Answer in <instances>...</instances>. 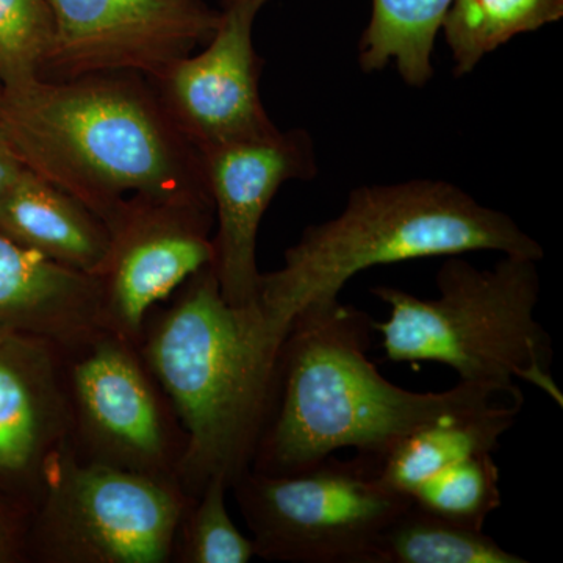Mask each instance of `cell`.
<instances>
[{
  "mask_svg": "<svg viewBox=\"0 0 563 563\" xmlns=\"http://www.w3.org/2000/svg\"><path fill=\"white\" fill-rule=\"evenodd\" d=\"M213 203L133 196L110 231L98 324L139 346L147 314L214 258Z\"/></svg>",
  "mask_w": 563,
  "mask_h": 563,
  "instance_id": "obj_9",
  "label": "cell"
},
{
  "mask_svg": "<svg viewBox=\"0 0 563 563\" xmlns=\"http://www.w3.org/2000/svg\"><path fill=\"white\" fill-rule=\"evenodd\" d=\"M24 169L25 166L22 165L18 155L14 154L5 133L0 128V199L16 184Z\"/></svg>",
  "mask_w": 563,
  "mask_h": 563,
  "instance_id": "obj_24",
  "label": "cell"
},
{
  "mask_svg": "<svg viewBox=\"0 0 563 563\" xmlns=\"http://www.w3.org/2000/svg\"><path fill=\"white\" fill-rule=\"evenodd\" d=\"M147 314L139 350L187 437L179 484L196 498L213 477L231 490L251 470L291 324L266 312L258 299L228 303L211 266Z\"/></svg>",
  "mask_w": 563,
  "mask_h": 563,
  "instance_id": "obj_3",
  "label": "cell"
},
{
  "mask_svg": "<svg viewBox=\"0 0 563 563\" xmlns=\"http://www.w3.org/2000/svg\"><path fill=\"white\" fill-rule=\"evenodd\" d=\"M228 490L222 477H213L191 499L177 532L173 562L247 563L257 558L251 537L244 536L229 515Z\"/></svg>",
  "mask_w": 563,
  "mask_h": 563,
  "instance_id": "obj_21",
  "label": "cell"
},
{
  "mask_svg": "<svg viewBox=\"0 0 563 563\" xmlns=\"http://www.w3.org/2000/svg\"><path fill=\"white\" fill-rule=\"evenodd\" d=\"M0 128L29 172L106 224L133 196L213 203L201 151L139 74L0 87Z\"/></svg>",
  "mask_w": 563,
  "mask_h": 563,
  "instance_id": "obj_1",
  "label": "cell"
},
{
  "mask_svg": "<svg viewBox=\"0 0 563 563\" xmlns=\"http://www.w3.org/2000/svg\"><path fill=\"white\" fill-rule=\"evenodd\" d=\"M499 468L493 454L476 455L432 474L409 493L410 503L444 520L484 529L501 507Z\"/></svg>",
  "mask_w": 563,
  "mask_h": 563,
  "instance_id": "obj_20",
  "label": "cell"
},
{
  "mask_svg": "<svg viewBox=\"0 0 563 563\" xmlns=\"http://www.w3.org/2000/svg\"><path fill=\"white\" fill-rule=\"evenodd\" d=\"M177 483L84 462L68 446L29 517L25 558L43 563H169L191 503Z\"/></svg>",
  "mask_w": 563,
  "mask_h": 563,
  "instance_id": "obj_6",
  "label": "cell"
},
{
  "mask_svg": "<svg viewBox=\"0 0 563 563\" xmlns=\"http://www.w3.org/2000/svg\"><path fill=\"white\" fill-rule=\"evenodd\" d=\"M537 263L503 255L492 268L481 269L462 255H450L437 273V298L373 288L390 310L387 321H374L388 361L442 363L459 383L503 391H521L517 380H523L562 406L551 374V339L536 318Z\"/></svg>",
  "mask_w": 563,
  "mask_h": 563,
  "instance_id": "obj_5",
  "label": "cell"
},
{
  "mask_svg": "<svg viewBox=\"0 0 563 563\" xmlns=\"http://www.w3.org/2000/svg\"><path fill=\"white\" fill-rule=\"evenodd\" d=\"M0 232L47 261L92 277L102 272L110 251L106 222L27 168L0 199Z\"/></svg>",
  "mask_w": 563,
  "mask_h": 563,
  "instance_id": "obj_15",
  "label": "cell"
},
{
  "mask_svg": "<svg viewBox=\"0 0 563 563\" xmlns=\"http://www.w3.org/2000/svg\"><path fill=\"white\" fill-rule=\"evenodd\" d=\"M69 431L60 344L0 336V506L31 517Z\"/></svg>",
  "mask_w": 563,
  "mask_h": 563,
  "instance_id": "obj_13",
  "label": "cell"
},
{
  "mask_svg": "<svg viewBox=\"0 0 563 563\" xmlns=\"http://www.w3.org/2000/svg\"><path fill=\"white\" fill-rule=\"evenodd\" d=\"M201 155L217 222L211 268L222 298L247 306L261 291L257 236L263 214L282 185L317 176L312 139L302 129L277 131L207 147Z\"/></svg>",
  "mask_w": 563,
  "mask_h": 563,
  "instance_id": "obj_11",
  "label": "cell"
},
{
  "mask_svg": "<svg viewBox=\"0 0 563 563\" xmlns=\"http://www.w3.org/2000/svg\"><path fill=\"white\" fill-rule=\"evenodd\" d=\"M52 41L47 0H0V87L38 79Z\"/></svg>",
  "mask_w": 563,
  "mask_h": 563,
  "instance_id": "obj_22",
  "label": "cell"
},
{
  "mask_svg": "<svg viewBox=\"0 0 563 563\" xmlns=\"http://www.w3.org/2000/svg\"><path fill=\"white\" fill-rule=\"evenodd\" d=\"M257 2H258V3H262V5H263V3H265V2H266V0H257Z\"/></svg>",
  "mask_w": 563,
  "mask_h": 563,
  "instance_id": "obj_25",
  "label": "cell"
},
{
  "mask_svg": "<svg viewBox=\"0 0 563 563\" xmlns=\"http://www.w3.org/2000/svg\"><path fill=\"white\" fill-rule=\"evenodd\" d=\"M99 321V284L0 232V336L66 344Z\"/></svg>",
  "mask_w": 563,
  "mask_h": 563,
  "instance_id": "obj_14",
  "label": "cell"
},
{
  "mask_svg": "<svg viewBox=\"0 0 563 563\" xmlns=\"http://www.w3.org/2000/svg\"><path fill=\"white\" fill-rule=\"evenodd\" d=\"M255 555L292 563H365L374 540L410 506L365 455L325 459L307 472L247 470L231 485Z\"/></svg>",
  "mask_w": 563,
  "mask_h": 563,
  "instance_id": "obj_7",
  "label": "cell"
},
{
  "mask_svg": "<svg viewBox=\"0 0 563 563\" xmlns=\"http://www.w3.org/2000/svg\"><path fill=\"white\" fill-rule=\"evenodd\" d=\"M27 523V515L0 506V563L25 558Z\"/></svg>",
  "mask_w": 563,
  "mask_h": 563,
  "instance_id": "obj_23",
  "label": "cell"
},
{
  "mask_svg": "<svg viewBox=\"0 0 563 563\" xmlns=\"http://www.w3.org/2000/svg\"><path fill=\"white\" fill-rule=\"evenodd\" d=\"M523 404L525 398H507L422 426L393 444L383 457L373 459L377 474L391 490L409 498V493L432 474L465 459L495 453Z\"/></svg>",
  "mask_w": 563,
  "mask_h": 563,
  "instance_id": "obj_16",
  "label": "cell"
},
{
  "mask_svg": "<svg viewBox=\"0 0 563 563\" xmlns=\"http://www.w3.org/2000/svg\"><path fill=\"white\" fill-rule=\"evenodd\" d=\"M454 0H373V14L358 46L365 73L395 63L407 85L433 79V47Z\"/></svg>",
  "mask_w": 563,
  "mask_h": 563,
  "instance_id": "obj_17",
  "label": "cell"
},
{
  "mask_svg": "<svg viewBox=\"0 0 563 563\" xmlns=\"http://www.w3.org/2000/svg\"><path fill=\"white\" fill-rule=\"evenodd\" d=\"M257 0H224L217 32L198 55H185L154 84L174 124L199 151L279 131L258 91L262 63L252 41Z\"/></svg>",
  "mask_w": 563,
  "mask_h": 563,
  "instance_id": "obj_12",
  "label": "cell"
},
{
  "mask_svg": "<svg viewBox=\"0 0 563 563\" xmlns=\"http://www.w3.org/2000/svg\"><path fill=\"white\" fill-rule=\"evenodd\" d=\"M484 529L444 520L410 504L374 540L365 563H526Z\"/></svg>",
  "mask_w": 563,
  "mask_h": 563,
  "instance_id": "obj_18",
  "label": "cell"
},
{
  "mask_svg": "<svg viewBox=\"0 0 563 563\" xmlns=\"http://www.w3.org/2000/svg\"><path fill=\"white\" fill-rule=\"evenodd\" d=\"M493 251L543 258V247L503 211L446 180L415 179L355 188L342 213L309 225L285 251L284 266L262 274L258 301L284 324L314 303L339 299L365 269L418 258Z\"/></svg>",
  "mask_w": 563,
  "mask_h": 563,
  "instance_id": "obj_4",
  "label": "cell"
},
{
  "mask_svg": "<svg viewBox=\"0 0 563 563\" xmlns=\"http://www.w3.org/2000/svg\"><path fill=\"white\" fill-rule=\"evenodd\" d=\"M54 41L41 79L139 74L155 80L217 32L203 0H47Z\"/></svg>",
  "mask_w": 563,
  "mask_h": 563,
  "instance_id": "obj_10",
  "label": "cell"
},
{
  "mask_svg": "<svg viewBox=\"0 0 563 563\" xmlns=\"http://www.w3.org/2000/svg\"><path fill=\"white\" fill-rule=\"evenodd\" d=\"M60 347L70 453L179 484L187 437L139 346L98 324Z\"/></svg>",
  "mask_w": 563,
  "mask_h": 563,
  "instance_id": "obj_8",
  "label": "cell"
},
{
  "mask_svg": "<svg viewBox=\"0 0 563 563\" xmlns=\"http://www.w3.org/2000/svg\"><path fill=\"white\" fill-rule=\"evenodd\" d=\"M562 16L563 0H454L442 29L455 76L473 73L514 36L539 31Z\"/></svg>",
  "mask_w": 563,
  "mask_h": 563,
  "instance_id": "obj_19",
  "label": "cell"
},
{
  "mask_svg": "<svg viewBox=\"0 0 563 563\" xmlns=\"http://www.w3.org/2000/svg\"><path fill=\"white\" fill-rule=\"evenodd\" d=\"M374 318L339 299L292 318L282 344L273 412L251 470L291 476L340 450L379 459L410 432L523 393L457 383L446 391L406 390L368 358Z\"/></svg>",
  "mask_w": 563,
  "mask_h": 563,
  "instance_id": "obj_2",
  "label": "cell"
}]
</instances>
